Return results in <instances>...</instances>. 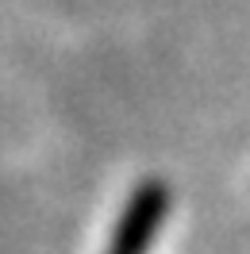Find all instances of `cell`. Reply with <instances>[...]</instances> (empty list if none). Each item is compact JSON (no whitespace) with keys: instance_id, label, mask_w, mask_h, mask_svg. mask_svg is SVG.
<instances>
[{"instance_id":"obj_1","label":"cell","mask_w":250,"mask_h":254,"mask_svg":"<svg viewBox=\"0 0 250 254\" xmlns=\"http://www.w3.org/2000/svg\"><path fill=\"white\" fill-rule=\"evenodd\" d=\"M166 212H170V189L162 181L150 177V181L135 185L104 254H146L158 235V227H162V220H166Z\"/></svg>"}]
</instances>
